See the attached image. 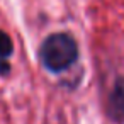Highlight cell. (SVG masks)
<instances>
[{
	"instance_id": "1",
	"label": "cell",
	"mask_w": 124,
	"mask_h": 124,
	"mask_svg": "<svg viewBox=\"0 0 124 124\" xmlns=\"http://www.w3.org/2000/svg\"><path fill=\"white\" fill-rule=\"evenodd\" d=\"M78 60V44L68 32H53L39 46V61L51 73L66 71Z\"/></svg>"
},
{
	"instance_id": "2",
	"label": "cell",
	"mask_w": 124,
	"mask_h": 124,
	"mask_svg": "<svg viewBox=\"0 0 124 124\" xmlns=\"http://www.w3.org/2000/svg\"><path fill=\"white\" fill-rule=\"evenodd\" d=\"M107 114L112 122L124 124V77H117L107 100Z\"/></svg>"
},
{
	"instance_id": "3",
	"label": "cell",
	"mask_w": 124,
	"mask_h": 124,
	"mask_svg": "<svg viewBox=\"0 0 124 124\" xmlns=\"http://www.w3.org/2000/svg\"><path fill=\"white\" fill-rule=\"evenodd\" d=\"M14 53V43L7 32L0 29V61H9Z\"/></svg>"
}]
</instances>
